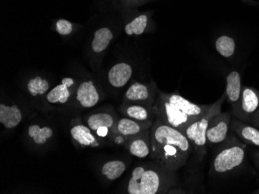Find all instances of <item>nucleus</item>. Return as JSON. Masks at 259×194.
I'll return each mask as SVG.
<instances>
[{
	"label": "nucleus",
	"instance_id": "2",
	"mask_svg": "<svg viewBox=\"0 0 259 194\" xmlns=\"http://www.w3.org/2000/svg\"><path fill=\"white\" fill-rule=\"evenodd\" d=\"M211 105H199L183 98L179 94L159 92L154 105L156 118L164 124L183 131L201 118Z\"/></svg>",
	"mask_w": 259,
	"mask_h": 194
},
{
	"label": "nucleus",
	"instance_id": "8",
	"mask_svg": "<svg viewBox=\"0 0 259 194\" xmlns=\"http://www.w3.org/2000/svg\"><path fill=\"white\" fill-rule=\"evenodd\" d=\"M155 99V94L151 91L149 87L139 82L132 84L124 95L125 103L144 104L154 106Z\"/></svg>",
	"mask_w": 259,
	"mask_h": 194
},
{
	"label": "nucleus",
	"instance_id": "9",
	"mask_svg": "<svg viewBox=\"0 0 259 194\" xmlns=\"http://www.w3.org/2000/svg\"><path fill=\"white\" fill-rule=\"evenodd\" d=\"M120 112L126 118H132L142 122L154 123L155 115L154 106L144 104L123 103L120 107Z\"/></svg>",
	"mask_w": 259,
	"mask_h": 194
},
{
	"label": "nucleus",
	"instance_id": "31",
	"mask_svg": "<svg viewBox=\"0 0 259 194\" xmlns=\"http://www.w3.org/2000/svg\"><path fill=\"white\" fill-rule=\"evenodd\" d=\"M258 153H259V151H258Z\"/></svg>",
	"mask_w": 259,
	"mask_h": 194
},
{
	"label": "nucleus",
	"instance_id": "28",
	"mask_svg": "<svg viewBox=\"0 0 259 194\" xmlns=\"http://www.w3.org/2000/svg\"><path fill=\"white\" fill-rule=\"evenodd\" d=\"M249 123L250 124H253L256 128H259V109L257 110V112L251 117ZM249 123H248V124H249Z\"/></svg>",
	"mask_w": 259,
	"mask_h": 194
},
{
	"label": "nucleus",
	"instance_id": "16",
	"mask_svg": "<svg viewBox=\"0 0 259 194\" xmlns=\"http://www.w3.org/2000/svg\"><path fill=\"white\" fill-rule=\"evenodd\" d=\"M116 117L110 112H97L92 114L87 119V125L92 131L97 132L100 127L106 126L112 130L115 136H118L116 132ZM115 136V137H116Z\"/></svg>",
	"mask_w": 259,
	"mask_h": 194
},
{
	"label": "nucleus",
	"instance_id": "19",
	"mask_svg": "<svg viewBox=\"0 0 259 194\" xmlns=\"http://www.w3.org/2000/svg\"><path fill=\"white\" fill-rule=\"evenodd\" d=\"M70 134L74 141L81 146H92V147L99 146L98 140L87 125L76 124L71 128Z\"/></svg>",
	"mask_w": 259,
	"mask_h": 194
},
{
	"label": "nucleus",
	"instance_id": "12",
	"mask_svg": "<svg viewBox=\"0 0 259 194\" xmlns=\"http://www.w3.org/2000/svg\"><path fill=\"white\" fill-rule=\"evenodd\" d=\"M241 75L238 72H232L227 76L226 93L228 101L231 105L233 115L236 116L241 101Z\"/></svg>",
	"mask_w": 259,
	"mask_h": 194
},
{
	"label": "nucleus",
	"instance_id": "14",
	"mask_svg": "<svg viewBox=\"0 0 259 194\" xmlns=\"http://www.w3.org/2000/svg\"><path fill=\"white\" fill-rule=\"evenodd\" d=\"M75 97L80 105L85 108H93L100 101L98 90L92 81L80 84L77 88Z\"/></svg>",
	"mask_w": 259,
	"mask_h": 194
},
{
	"label": "nucleus",
	"instance_id": "6",
	"mask_svg": "<svg viewBox=\"0 0 259 194\" xmlns=\"http://www.w3.org/2000/svg\"><path fill=\"white\" fill-rule=\"evenodd\" d=\"M231 114L229 112L218 113L215 115L208 126L206 131L207 146H216L226 141L229 134L231 124Z\"/></svg>",
	"mask_w": 259,
	"mask_h": 194
},
{
	"label": "nucleus",
	"instance_id": "7",
	"mask_svg": "<svg viewBox=\"0 0 259 194\" xmlns=\"http://www.w3.org/2000/svg\"><path fill=\"white\" fill-rule=\"evenodd\" d=\"M259 109V91L250 87H243L238 114L235 118L249 123L251 117Z\"/></svg>",
	"mask_w": 259,
	"mask_h": 194
},
{
	"label": "nucleus",
	"instance_id": "21",
	"mask_svg": "<svg viewBox=\"0 0 259 194\" xmlns=\"http://www.w3.org/2000/svg\"><path fill=\"white\" fill-rule=\"evenodd\" d=\"M126 169V164L122 160H111L104 163L102 167V174L109 180H115L123 174Z\"/></svg>",
	"mask_w": 259,
	"mask_h": 194
},
{
	"label": "nucleus",
	"instance_id": "3",
	"mask_svg": "<svg viewBox=\"0 0 259 194\" xmlns=\"http://www.w3.org/2000/svg\"><path fill=\"white\" fill-rule=\"evenodd\" d=\"M176 172L168 170L154 161L133 169L126 183L129 194H157L167 192L176 183Z\"/></svg>",
	"mask_w": 259,
	"mask_h": 194
},
{
	"label": "nucleus",
	"instance_id": "18",
	"mask_svg": "<svg viewBox=\"0 0 259 194\" xmlns=\"http://www.w3.org/2000/svg\"><path fill=\"white\" fill-rule=\"evenodd\" d=\"M23 114L17 105H0V123L7 130H13L21 122Z\"/></svg>",
	"mask_w": 259,
	"mask_h": 194
},
{
	"label": "nucleus",
	"instance_id": "23",
	"mask_svg": "<svg viewBox=\"0 0 259 194\" xmlns=\"http://www.w3.org/2000/svg\"><path fill=\"white\" fill-rule=\"evenodd\" d=\"M217 50L221 56L225 57H230L234 54L235 50V42L234 39L228 36H221L217 40L216 44Z\"/></svg>",
	"mask_w": 259,
	"mask_h": 194
},
{
	"label": "nucleus",
	"instance_id": "1",
	"mask_svg": "<svg viewBox=\"0 0 259 194\" xmlns=\"http://www.w3.org/2000/svg\"><path fill=\"white\" fill-rule=\"evenodd\" d=\"M193 152L186 136L180 130L155 118L151 128V156L154 161L170 171L186 165Z\"/></svg>",
	"mask_w": 259,
	"mask_h": 194
},
{
	"label": "nucleus",
	"instance_id": "22",
	"mask_svg": "<svg viewBox=\"0 0 259 194\" xmlns=\"http://www.w3.org/2000/svg\"><path fill=\"white\" fill-rule=\"evenodd\" d=\"M53 130L49 127L40 128L39 124H32L28 128V136L37 145H44L53 136Z\"/></svg>",
	"mask_w": 259,
	"mask_h": 194
},
{
	"label": "nucleus",
	"instance_id": "10",
	"mask_svg": "<svg viewBox=\"0 0 259 194\" xmlns=\"http://www.w3.org/2000/svg\"><path fill=\"white\" fill-rule=\"evenodd\" d=\"M125 146L130 154L139 159L151 154V128L126 140Z\"/></svg>",
	"mask_w": 259,
	"mask_h": 194
},
{
	"label": "nucleus",
	"instance_id": "27",
	"mask_svg": "<svg viewBox=\"0 0 259 194\" xmlns=\"http://www.w3.org/2000/svg\"><path fill=\"white\" fill-rule=\"evenodd\" d=\"M110 128H109L108 127H100V128H99L98 130H97L96 133H97V136H99V137H101V138H105V137H107V136H108L109 134H110Z\"/></svg>",
	"mask_w": 259,
	"mask_h": 194
},
{
	"label": "nucleus",
	"instance_id": "29",
	"mask_svg": "<svg viewBox=\"0 0 259 194\" xmlns=\"http://www.w3.org/2000/svg\"><path fill=\"white\" fill-rule=\"evenodd\" d=\"M255 163L257 165V168L259 169V153L257 152L255 154Z\"/></svg>",
	"mask_w": 259,
	"mask_h": 194
},
{
	"label": "nucleus",
	"instance_id": "17",
	"mask_svg": "<svg viewBox=\"0 0 259 194\" xmlns=\"http://www.w3.org/2000/svg\"><path fill=\"white\" fill-rule=\"evenodd\" d=\"M132 72L133 70L129 63H116L109 72V82L114 88H123L132 78Z\"/></svg>",
	"mask_w": 259,
	"mask_h": 194
},
{
	"label": "nucleus",
	"instance_id": "4",
	"mask_svg": "<svg viewBox=\"0 0 259 194\" xmlns=\"http://www.w3.org/2000/svg\"><path fill=\"white\" fill-rule=\"evenodd\" d=\"M245 147L246 145L234 136H228L213 156L209 170L210 176H225L241 167L245 160Z\"/></svg>",
	"mask_w": 259,
	"mask_h": 194
},
{
	"label": "nucleus",
	"instance_id": "20",
	"mask_svg": "<svg viewBox=\"0 0 259 194\" xmlns=\"http://www.w3.org/2000/svg\"><path fill=\"white\" fill-rule=\"evenodd\" d=\"M113 35L111 30L107 27L99 29L94 33V38L92 43V48L95 53H100L108 47Z\"/></svg>",
	"mask_w": 259,
	"mask_h": 194
},
{
	"label": "nucleus",
	"instance_id": "13",
	"mask_svg": "<svg viewBox=\"0 0 259 194\" xmlns=\"http://www.w3.org/2000/svg\"><path fill=\"white\" fill-rule=\"evenodd\" d=\"M152 122H142L123 117L117 120L116 132L120 136H123L126 140H128L134 136H138L149 130L152 126Z\"/></svg>",
	"mask_w": 259,
	"mask_h": 194
},
{
	"label": "nucleus",
	"instance_id": "5",
	"mask_svg": "<svg viewBox=\"0 0 259 194\" xmlns=\"http://www.w3.org/2000/svg\"><path fill=\"white\" fill-rule=\"evenodd\" d=\"M226 98V93H225L216 102L211 104L210 108L201 118L189 124L182 131L190 141L193 147V151L196 153L199 161H201L206 153V149H207L206 131H207L209 122L215 115L221 112L223 104Z\"/></svg>",
	"mask_w": 259,
	"mask_h": 194
},
{
	"label": "nucleus",
	"instance_id": "26",
	"mask_svg": "<svg viewBox=\"0 0 259 194\" xmlns=\"http://www.w3.org/2000/svg\"><path fill=\"white\" fill-rule=\"evenodd\" d=\"M73 30V26L72 23L66 20H58L56 24V30L60 35L68 36L71 34Z\"/></svg>",
	"mask_w": 259,
	"mask_h": 194
},
{
	"label": "nucleus",
	"instance_id": "30",
	"mask_svg": "<svg viewBox=\"0 0 259 194\" xmlns=\"http://www.w3.org/2000/svg\"><path fill=\"white\" fill-rule=\"evenodd\" d=\"M254 193H259V188H258V189H257V190L255 192H254Z\"/></svg>",
	"mask_w": 259,
	"mask_h": 194
},
{
	"label": "nucleus",
	"instance_id": "11",
	"mask_svg": "<svg viewBox=\"0 0 259 194\" xmlns=\"http://www.w3.org/2000/svg\"><path fill=\"white\" fill-rule=\"evenodd\" d=\"M230 128L246 144L259 148V128L238 118H231Z\"/></svg>",
	"mask_w": 259,
	"mask_h": 194
},
{
	"label": "nucleus",
	"instance_id": "15",
	"mask_svg": "<svg viewBox=\"0 0 259 194\" xmlns=\"http://www.w3.org/2000/svg\"><path fill=\"white\" fill-rule=\"evenodd\" d=\"M75 84V81L71 78L62 79V83L57 85L47 95V101L52 105H65L71 96L70 88Z\"/></svg>",
	"mask_w": 259,
	"mask_h": 194
},
{
	"label": "nucleus",
	"instance_id": "24",
	"mask_svg": "<svg viewBox=\"0 0 259 194\" xmlns=\"http://www.w3.org/2000/svg\"><path fill=\"white\" fill-rule=\"evenodd\" d=\"M148 26V17L146 15L138 16L125 27V32L128 36L141 35Z\"/></svg>",
	"mask_w": 259,
	"mask_h": 194
},
{
	"label": "nucleus",
	"instance_id": "25",
	"mask_svg": "<svg viewBox=\"0 0 259 194\" xmlns=\"http://www.w3.org/2000/svg\"><path fill=\"white\" fill-rule=\"evenodd\" d=\"M49 82L47 80L43 79L41 77L32 78L27 83V89L32 96L45 95L49 91Z\"/></svg>",
	"mask_w": 259,
	"mask_h": 194
}]
</instances>
